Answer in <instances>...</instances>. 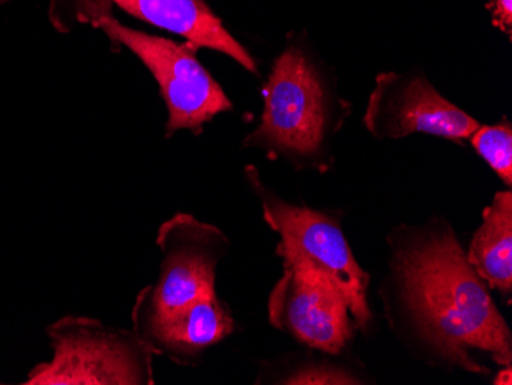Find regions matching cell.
<instances>
[{
    "instance_id": "6da1fadb",
    "label": "cell",
    "mask_w": 512,
    "mask_h": 385,
    "mask_svg": "<svg viewBox=\"0 0 512 385\" xmlns=\"http://www.w3.org/2000/svg\"><path fill=\"white\" fill-rule=\"evenodd\" d=\"M388 243L382 295L404 343L444 369L488 375V362L511 367V329L451 224L437 218L419 228L399 226Z\"/></svg>"
},
{
    "instance_id": "7a4b0ae2",
    "label": "cell",
    "mask_w": 512,
    "mask_h": 385,
    "mask_svg": "<svg viewBox=\"0 0 512 385\" xmlns=\"http://www.w3.org/2000/svg\"><path fill=\"white\" fill-rule=\"evenodd\" d=\"M332 86L318 63L299 47H289L273 63L264 89L261 125L244 140L298 166L322 168V155L335 131Z\"/></svg>"
},
{
    "instance_id": "3957f363",
    "label": "cell",
    "mask_w": 512,
    "mask_h": 385,
    "mask_svg": "<svg viewBox=\"0 0 512 385\" xmlns=\"http://www.w3.org/2000/svg\"><path fill=\"white\" fill-rule=\"evenodd\" d=\"M247 177L260 198L264 220L279 235L276 254L283 267L306 270L332 283L347 300L356 327L368 329L373 320L370 275L356 261L339 221L327 212L279 198L261 183L255 169L247 168Z\"/></svg>"
},
{
    "instance_id": "277c9868",
    "label": "cell",
    "mask_w": 512,
    "mask_h": 385,
    "mask_svg": "<svg viewBox=\"0 0 512 385\" xmlns=\"http://www.w3.org/2000/svg\"><path fill=\"white\" fill-rule=\"evenodd\" d=\"M69 20L100 28L112 42L128 48L145 63L168 106V134L180 129L200 132L204 123L232 109L223 88L195 56L197 48L192 43H178L125 27L112 16L108 5L76 8L63 20L60 31L68 27Z\"/></svg>"
},
{
    "instance_id": "5b68a950",
    "label": "cell",
    "mask_w": 512,
    "mask_h": 385,
    "mask_svg": "<svg viewBox=\"0 0 512 385\" xmlns=\"http://www.w3.org/2000/svg\"><path fill=\"white\" fill-rule=\"evenodd\" d=\"M54 355L34 367L28 385L154 384L152 356L137 332L112 329L85 316H65L48 327Z\"/></svg>"
},
{
    "instance_id": "8992f818",
    "label": "cell",
    "mask_w": 512,
    "mask_h": 385,
    "mask_svg": "<svg viewBox=\"0 0 512 385\" xmlns=\"http://www.w3.org/2000/svg\"><path fill=\"white\" fill-rule=\"evenodd\" d=\"M160 278L138 293L132 316L157 318L215 293L217 266L229 249L226 235L189 214H177L158 229Z\"/></svg>"
},
{
    "instance_id": "52a82bcc",
    "label": "cell",
    "mask_w": 512,
    "mask_h": 385,
    "mask_svg": "<svg viewBox=\"0 0 512 385\" xmlns=\"http://www.w3.org/2000/svg\"><path fill=\"white\" fill-rule=\"evenodd\" d=\"M364 125L376 139L428 134L462 142L480 123L445 99L424 74L384 73L376 77Z\"/></svg>"
},
{
    "instance_id": "ba28073f",
    "label": "cell",
    "mask_w": 512,
    "mask_h": 385,
    "mask_svg": "<svg viewBox=\"0 0 512 385\" xmlns=\"http://www.w3.org/2000/svg\"><path fill=\"white\" fill-rule=\"evenodd\" d=\"M267 312L273 327L329 355L341 353L358 330L344 295L306 270L284 267L270 292Z\"/></svg>"
},
{
    "instance_id": "9c48e42d",
    "label": "cell",
    "mask_w": 512,
    "mask_h": 385,
    "mask_svg": "<svg viewBox=\"0 0 512 385\" xmlns=\"http://www.w3.org/2000/svg\"><path fill=\"white\" fill-rule=\"evenodd\" d=\"M89 4L117 5L143 22L183 37L197 50L211 48L237 60L250 73L258 74L255 60L224 28L223 22L204 0H51V22L59 28L71 11Z\"/></svg>"
},
{
    "instance_id": "30bf717a",
    "label": "cell",
    "mask_w": 512,
    "mask_h": 385,
    "mask_svg": "<svg viewBox=\"0 0 512 385\" xmlns=\"http://www.w3.org/2000/svg\"><path fill=\"white\" fill-rule=\"evenodd\" d=\"M134 327L155 352L188 364L234 332L235 323L226 304L211 293L165 316H134Z\"/></svg>"
},
{
    "instance_id": "8fae6325",
    "label": "cell",
    "mask_w": 512,
    "mask_h": 385,
    "mask_svg": "<svg viewBox=\"0 0 512 385\" xmlns=\"http://www.w3.org/2000/svg\"><path fill=\"white\" fill-rule=\"evenodd\" d=\"M467 260L490 289L511 301L512 295V194L497 192L486 206L482 224L474 232Z\"/></svg>"
},
{
    "instance_id": "7c38bea8",
    "label": "cell",
    "mask_w": 512,
    "mask_h": 385,
    "mask_svg": "<svg viewBox=\"0 0 512 385\" xmlns=\"http://www.w3.org/2000/svg\"><path fill=\"white\" fill-rule=\"evenodd\" d=\"M477 154L499 175L500 180L512 186V126L509 122L499 125H480L470 137Z\"/></svg>"
},
{
    "instance_id": "4fadbf2b",
    "label": "cell",
    "mask_w": 512,
    "mask_h": 385,
    "mask_svg": "<svg viewBox=\"0 0 512 385\" xmlns=\"http://www.w3.org/2000/svg\"><path fill=\"white\" fill-rule=\"evenodd\" d=\"M279 384H362L358 376L329 364H312L290 373Z\"/></svg>"
},
{
    "instance_id": "5bb4252c",
    "label": "cell",
    "mask_w": 512,
    "mask_h": 385,
    "mask_svg": "<svg viewBox=\"0 0 512 385\" xmlns=\"http://www.w3.org/2000/svg\"><path fill=\"white\" fill-rule=\"evenodd\" d=\"M490 10L494 27L511 37L512 0H490Z\"/></svg>"
},
{
    "instance_id": "9a60e30c",
    "label": "cell",
    "mask_w": 512,
    "mask_h": 385,
    "mask_svg": "<svg viewBox=\"0 0 512 385\" xmlns=\"http://www.w3.org/2000/svg\"><path fill=\"white\" fill-rule=\"evenodd\" d=\"M494 384L511 385L512 384L511 367H503V369L500 370L499 375H497V378L494 379Z\"/></svg>"
},
{
    "instance_id": "2e32d148",
    "label": "cell",
    "mask_w": 512,
    "mask_h": 385,
    "mask_svg": "<svg viewBox=\"0 0 512 385\" xmlns=\"http://www.w3.org/2000/svg\"><path fill=\"white\" fill-rule=\"evenodd\" d=\"M4 2H8V0H0V4H4Z\"/></svg>"
}]
</instances>
